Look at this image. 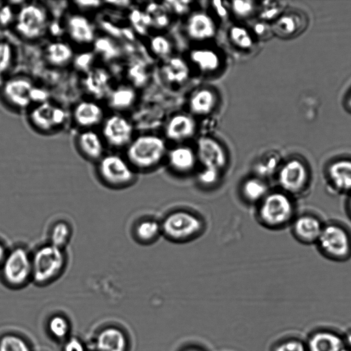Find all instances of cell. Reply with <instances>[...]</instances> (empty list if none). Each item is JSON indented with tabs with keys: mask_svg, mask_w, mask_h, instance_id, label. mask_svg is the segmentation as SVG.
Masks as SVG:
<instances>
[{
	"mask_svg": "<svg viewBox=\"0 0 351 351\" xmlns=\"http://www.w3.org/2000/svg\"><path fill=\"white\" fill-rule=\"evenodd\" d=\"M167 151L164 138L144 134L134 137L124 149L123 155L139 174L156 169L166 159Z\"/></svg>",
	"mask_w": 351,
	"mask_h": 351,
	"instance_id": "cell-1",
	"label": "cell"
},
{
	"mask_svg": "<svg viewBox=\"0 0 351 351\" xmlns=\"http://www.w3.org/2000/svg\"><path fill=\"white\" fill-rule=\"evenodd\" d=\"M32 281L38 286L48 285L65 271L69 256L65 248L47 241L32 251Z\"/></svg>",
	"mask_w": 351,
	"mask_h": 351,
	"instance_id": "cell-2",
	"label": "cell"
},
{
	"mask_svg": "<svg viewBox=\"0 0 351 351\" xmlns=\"http://www.w3.org/2000/svg\"><path fill=\"white\" fill-rule=\"evenodd\" d=\"M294 197L280 189L270 190L257 204V217L269 229L277 230L291 225L295 215Z\"/></svg>",
	"mask_w": 351,
	"mask_h": 351,
	"instance_id": "cell-3",
	"label": "cell"
},
{
	"mask_svg": "<svg viewBox=\"0 0 351 351\" xmlns=\"http://www.w3.org/2000/svg\"><path fill=\"white\" fill-rule=\"evenodd\" d=\"M98 181L107 189L119 191L132 186L138 173L125 156L117 152H106L95 164Z\"/></svg>",
	"mask_w": 351,
	"mask_h": 351,
	"instance_id": "cell-4",
	"label": "cell"
},
{
	"mask_svg": "<svg viewBox=\"0 0 351 351\" xmlns=\"http://www.w3.org/2000/svg\"><path fill=\"white\" fill-rule=\"evenodd\" d=\"M50 16L47 7L40 2H25L15 13L12 24L16 35L27 42L41 39L47 32Z\"/></svg>",
	"mask_w": 351,
	"mask_h": 351,
	"instance_id": "cell-5",
	"label": "cell"
},
{
	"mask_svg": "<svg viewBox=\"0 0 351 351\" xmlns=\"http://www.w3.org/2000/svg\"><path fill=\"white\" fill-rule=\"evenodd\" d=\"M1 95L4 103L17 112H27L34 105L46 101L45 93L25 75L5 78L2 82Z\"/></svg>",
	"mask_w": 351,
	"mask_h": 351,
	"instance_id": "cell-6",
	"label": "cell"
},
{
	"mask_svg": "<svg viewBox=\"0 0 351 351\" xmlns=\"http://www.w3.org/2000/svg\"><path fill=\"white\" fill-rule=\"evenodd\" d=\"M0 280L11 289H21L32 281V251L23 244L8 249L0 267Z\"/></svg>",
	"mask_w": 351,
	"mask_h": 351,
	"instance_id": "cell-7",
	"label": "cell"
},
{
	"mask_svg": "<svg viewBox=\"0 0 351 351\" xmlns=\"http://www.w3.org/2000/svg\"><path fill=\"white\" fill-rule=\"evenodd\" d=\"M162 234L173 242H186L199 236L204 229L203 219L185 210L167 214L160 222Z\"/></svg>",
	"mask_w": 351,
	"mask_h": 351,
	"instance_id": "cell-8",
	"label": "cell"
},
{
	"mask_svg": "<svg viewBox=\"0 0 351 351\" xmlns=\"http://www.w3.org/2000/svg\"><path fill=\"white\" fill-rule=\"evenodd\" d=\"M67 118L68 114L62 106L48 100L34 105L27 112L30 127L43 135L53 134L60 130Z\"/></svg>",
	"mask_w": 351,
	"mask_h": 351,
	"instance_id": "cell-9",
	"label": "cell"
},
{
	"mask_svg": "<svg viewBox=\"0 0 351 351\" xmlns=\"http://www.w3.org/2000/svg\"><path fill=\"white\" fill-rule=\"evenodd\" d=\"M316 244L328 259L344 261L351 257V234L338 223L324 224Z\"/></svg>",
	"mask_w": 351,
	"mask_h": 351,
	"instance_id": "cell-10",
	"label": "cell"
},
{
	"mask_svg": "<svg viewBox=\"0 0 351 351\" xmlns=\"http://www.w3.org/2000/svg\"><path fill=\"white\" fill-rule=\"evenodd\" d=\"M311 176L308 165L304 160L297 157L282 162L276 174L279 189L293 197L307 189Z\"/></svg>",
	"mask_w": 351,
	"mask_h": 351,
	"instance_id": "cell-11",
	"label": "cell"
},
{
	"mask_svg": "<svg viewBox=\"0 0 351 351\" xmlns=\"http://www.w3.org/2000/svg\"><path fill=\"white\" fill-rule=\"evenodd\" d=\"M99 132L107 149L111 152L124 151L134 137L133 125L121 113L106 116Z\"/></svg>",
	"mask_w": 351,
	"mask_h": 351,
	"instance_id": "cell-12",
	"label": "cell"
},
{
	"mask_svg": "<svg viewBox=\"0 0 351 351\" xmlns=\"http://www.w3.org/2000/svg\"><path fill=\"white\" fill-rule=\"evenodd\" d=\"M198 164L202 167L223 171L228 164V155L223 145L216 138L202 136L197 138L195 147Z\"/></svg>",
	"mask_w": 351,
	"mask_h": 351,
	"instance_id": "cell-13",
	"label": "cell"
},
{
	"mask_svg": "<svg viewBox=\"0 0 351 351\" xmlns=\"http://www.w3.org/2000/svg\"><path fill=\"white\" fill-rule=\"evenodd\" d=\"M100 103L93 99H84L76 103L71 113L73 124L82 130L95 129L100 126L106 117Z\"/></svg>",
	"mask_w": 351,
	"mask_h": 351,
	"instance_id": "cell-14",
	"label": "cell"
},
{
	"mask_svg": "<svg viewBox=\"0 0 351 351\" xmlns=\"http://www.w3.org/2000/svg\"><path fill=\"white\" fill-rule=\"evenodd\" d=\"M64 29L70 41L77 45L88 46L96 38L93 23L82 13L69 14L65 19Z\"/></svg>",
	"mask_w": 351,
	"mask_h": 351,
	"instance_id": "cell-15",
	"label": "cell"
},
{
	"mask_svg": "<svg viewBox=\"0 0 351 351\" xmlns=\"http://www.w3.org/2000/svg\"><path fill=\"white\" fill-rule=\"evenodd\" d=\"M75 149L86 160L95 164L107 152V147L99 131L80 130L74 139Z\"/></svg>",
	"mask_w": 351,
	"mask_h": 351,
	"instance_id": "cell-16",
	"label": "cell"
},
{
	"mask_svg": "<svg viewBox=\"0 0 351 351\" xmlns=\"http://www.w3.org/2000/svg\"><path fill=\"white\" fill-rule=\"evenodd\" d=\"M184 31L191 40L201 43L213 38L217 34V27L210 14L204 10H197L187 17Z\"/></svg>",
	"mask_w": 351,
	"mask_h": 351,
	"instance_id": "cell-17",
	"label": "cell"
},
{
	"mask_svg": "<svg viewBox=\"0 0 351 351\" xmlns=\"http://www.w3.org/2000/svg\"><path fill=\"white\" fill-rule=\"evenodd\" d=\"M186 60L201 74L212 75L223 66V56L220 51L211 47L200 46L191 49Z\"/></svg>",
	"mask_w": 351,
	"mask_h": 351,
	"instance_id": "cell-18",
	"label": "cell"
},
{
	"mask_svg": "<svg viewBox=\"0 0 351 351\" xmlns=\"http://www.w3.org/2000/svg\"><path fill=\"white\" fill-rule=\"evenodd\" d=\"M197 130L194 117L189 113H177L167 122L165 127V136L169 141L182 144L193 138Z\"/></svg>",
	"mask_w": 351,
	"mask_h": 351,
	"instance_id": "cell-19",
	"label": "cell"
},
{
	"mask_svg": "<svg viewBox=\"0 0 351 351\" xmlns=\"http://www.w3.org/2000/svg\"><path fill=\"white\" fill-rule=\"evenodd\" d=\"M307 18L300 10H291L284 12L273 21L272 33L282 38H291L298 36L306 28Z\"/></svg>",
	"mask_w": 351,
	"mask_h": 351,
	"instance_id": "cell-20",
	"label": "cell"
},
{
	"mask_svg": "<svg viewBox=\"0 0 351 351\" xmlns=\"http://www.w3.org/2000/svg\"><path fill=\"white\" fill-rule=\"evenodd\" d=\"M324 225L317 216L304 213L295 217L291 223V232L300 243L313 244L317 243Z\"/></svg>",
	"mask_w": 351,
	"mask_h": 351,
	"instance_id": "cell-21",
	"label": "cell"
},
{
	"mask_svg": "<svg viewBox=\"0 0 351 351\" xmlns=\"http://www.w3.org/2000/svg\"><path fill=\"white\" fill-rule=\"evenodd\" d=\"M218 93L210 86H203L195 89L188 99L189 113L193 117H206L217 107Z\"/></svg>",
	"mask_w": 351,
	"mask_h": 351,
	"instance_id": "cell-22",
	"label": "cell"
},
{
	"mask_svg": "<svg viewBox=\"0 0 351 351\" xmlns=\"http://www.w3.org/2000/svg\"><path fill=\"white\" fill-rule=\"evenodd\" d=\"M190 66L184 58L172 56L162 61L160 75L163 82L172 88H179L190 77Z\"/></svg>",
	"mask_w": 351,
	"mask_h": 351,
	"instance_id": "cell-23",
	"label": "cell"
},
{
	"mask_svg": "<svg viewBox=\"0 0 351 351\" xmlns=\"http://www.w3.org/2000/svg\"><path fill=\"white\" fill-rule=\"evenodd\" d=\"M326 178L335 191L351 194V159L343 158L330 162L326 169Z\"/></svg>",
	"mask_w": 351,
	"mask_h": 351,
	"instance_id": "cell-24",
	"label": "cell"
},
{
	"mask_svg": "<svg viewBox=\"0 0 351 351\" xmlns=\"http://www.w3.org/2000/svg\"><path fill=\"white\" fill-rule=\"evenodd\" d=\"M165 160L169 167L180 175L193 172L198 165L195 149L182 143L168 150Z\"/></svg>",
	"mask_w": 351,
	"mask_h": 351,
	"instance_id": "cell-25",
	"label": "cell"
},
{
	"mask_svg": "<svg viewBox=\"0 0 351 351\" xmlns=\"http://www.w3.org/2000/svg\"><path fill=\"white\" fill-rule=\"evenodd\" d=\"M47 62L56 68H63L74 60V50L71 43L63 40L49 43L44 49Z\"/></svg>",
	"mask_w": 351,
	"mask_h": 351,
	"instance_id": "cell-26",
	"label": "cell"
},
{
	"mask_svg": "<svg viewBox=\"0 0 351 351\" xmlns=\"http://www.w3.org/2000/svg\"><path fill=\"white\" fill-rule=\"evenodd\" d=\"M306 348L307 351H344L345 341L332 332L317 331L310 337Z\"/></svg>",
	"mask_w": 351,
	"mask_h": 351,
	"instance_id": "cell-27",
	"label": "cell"
},
{
	"mask_svg": "<svg viewBox=\"0 0 351 351\" xmlns=\"http://www.w3.org/2000/svg\"><path fill=\"white\" fill-rule=\"evenodd\" d=\"M96 348L97 351H126L125 335L117 328H106L96 338Z\"/></svg>",
	"mask_w": 351,
	"mask_h": 351,
	"instance_id": "cell-28",
	"label": "cell"
},
{
	"mask_svg": "<svg viewBox=\"0 0 351 351\" xmlns=\"http://www.w3.org/2000/svg\"><path fill=\"white\" fill-rule=\"evenodd\" d=\"M109 106L117 113L128 110L137 97L134 88L130 85H119L107 93Z\"/></svg>",
	"mask_w": 351,
	"mask_h": 351,
	"instance_id": "cell-29",
	"label": "cell"
},
{
	"mask_svg": "<svg viewBox=\"0 0 351 351\" xmlns=\"http://www.w3.org/2000/svg\"><path fill=\"white\" fill-rule=\"evenodd\" d=\"M269 191L266 180L258 176L246 178L241 186V194L245 201L256 205Z\"/></svg>",
	"mask_w": 351,
	"mask_h": 351,
	"instance_id": "cell-30",
	"label": "cell"
},
{
	"mask_svg": "<svg viewBox=\"0 0 351 351\" xmlns=\"http://www.w3.org/2000/svg\"><path fill=\"white\" fill-rule=\"evenodd\" d=\"M132 232L136 242L150 244L162 234L160 222L153 219H141L133 226Z\"/></svg>",
	"mask_w": 351,
	"mask_h": 351,
	"instance_id": "cell-31",
	"label": "cell"
},
{
	"mask_svg": "<svg viewBox=\"0 0 351 351\" xmlns=\"http://www.w3.org/2000/svg\"><path fill=\"white\" fill-rule=\"evenodd\" d=\"M229 42L237 49L247 51L254 44V35L250 29L241 25H232L228 30Z\"/></svg>",
	"mask_w": 351,
	"mask_h": 351,
	"instance_id": "cell-32",
	"label": "cell"
},
{
	"mask_svg": "<svg viewBox=\"0 0 351 351\" xmlns=\"http://www.w3.org/2000/svg\"><path fill=\"white\" fill-rule=\"evenodd\" d=\"M73 228L71 224L64 220H58L50 227L48 233V242L58 247L65 248L71 240Z\"/></svg>",
	"mask_w": 351,
	"mask_h": 351,
	"instance_id": "cell-33",
	"label": "cell"
},
{
	"mask_svg": "<svg viewBox=\"0 0 351 351\" xmlns=\"http://www.w3.org/2000/svg\"><path fill=\"white\" fill-rule=\"evenodd\" d=\"M149 49L152 55L162 60L173 56V43L162 34H156L149 39Z\"/></svg>",
	"mask_w": 351,
	"mask_h": 351,
	"instance_id": "cell-34",
	"label": "cell"
},
{
	"mask_svg": "<svg viewBox=\"0 0 351 351\" xmlns=\"http://www.w3.org/2000/svg\"><path fill=\"white\" fill-rule=\"evenodd\" d=\"M282 162L278 154L267 153L264 155L256 163V175L263 179L266 177L276 174Z\"/></svg>",
	"mask_w": 351,
	"mask_h": 351,
	"instance_id": "cell-35",
	"label": "cell"
},
{
	"mask_svg": "<svg viewBox=\"0 0 351 351\" xmlns=\"http://www.w3.org/2000/svg\"><path fill=\"white\" fill-rule=\"evenodd\" d=\"M15 51L7 40H0V80L8 74L14 65Z\"/></svg>",
	"mask_w": 351,
	"mask_h": 351,
	"instance_id": "cell-36",
	"label": "cell"
},
{
	"mask_svg": "<svg viewBox=\"0 0 351 351\" xmlns=\"http://www.w3.org/2000/svg\"><path fill=\"white\" fill-rule=\"evenodd\" d=\"M230 11L238 19H245L255 12L256 2L248 0H234L230 2Z\"/></svg>",
	"mask_w": 351,
	"mask_h": 351,
	"instance_id": "cell-37",
	"label": "cell"
},
{
	"mask_svg": "<svg viewBox=\"0 0 351 351\" xmlns=\"http://www.w3.org/2000/svg\"><path fill=\"white\" fill-rule=\"evenodd\" d=\"M222 172L215 169L202 167L197 173V182L205 188L215 186L221 180Z\"/></svg>",
	"mask_w": 351,
	"mask_h": 351,
	"instance_id": "cell-38",
	"label": "cell"
},
{
	"mask_svg": "<svg viewBox=\"0 0 351 351\" xmlns=\"http://www.w3.org/2000/svg\"><path fill=\"white\" fill-rule=\"evenodd\" d=\"M0 351H31L27 343L15 335H6L0 339Z\"/></svg>",
	"mask_w": 351,
	"mask_h": 351,
	"instance_id": "cell-39",
	"label": "cell"
},
{
	"mask_svg": "<svg viewBox=\"0 0 351 351\" xmlns=\"http://www.w3.org/2000/svg\"><path fill=\"white\" fill-rule=\"evenodd\" d=\"M51 334L57 339H63L69 333V325L67 320L60 315L52 317L48 324Z\"/></svg>",
	"mask_w": 351,
	"mask_h": 351,
	"instance_id": "cell-40",
	"label": "cell"
},
{
	"mask_svg": "<svg viewBox=\"0 0 351 351\" xmlns=\"http://www.w3.org/2000/svg\"><path fill=\"white\" fill-rule=\"evenodd\" d=\"M265 5H263V9L261 12V18L262 21H275L285 11V2H264Z\"/></svg>",
	"mask_w": 351,
	"mask_h": 351,
	"instance_id": "cell-41",
	"label": "cell"
},
{
	"mask_svg": "<svg viewBox=\"0 0 351 351\" xmlns=\"http://www.w3.org/2000/svg\"><path fill=\"white\" fill-rule=\"evenodd\" d=\"M274 351H307L306 346L300 340L291 339L282 341Z\"/></svg>",
	"mask_w": 351,
	"mask_h": 351,
	"instance_id": "cell-42",
	"label": "cell"
},
{
	"mask_svg": "<svg viewBox=\"0 0 351 351\" xmlns=\"http://www.w3.org/2000/svg\"><path fill=\"white\" fill-rule=\"evenodd\" d=\"M15 13L9 5L0 2V25L3 27L12 25Z\"/></svg>",
	"mask_w": 351,
	"mask_h": 351,
	"instance_id": "cell-43",
	"label": "cell"
},
{
	"mask_svg": "<svg viewBox=\"0 0 351 351\" xmlns=\"http://www.w3.org/2000/svg\"><path fill=\"white\" fill-rule=\"evenodd\" d=\"M226 1H213L210 2L211 7L215 14L220 19L224 20L229 15V6L226 5Z\"/></svg>",
	"mask_w": 351,
	"mask_h": 351,
	"instance_id": "cell-44",
	"label": "cell"
},
{
	"mask_svg": "<svg viewBox=\"0 0 351 351\" xmlns=\"http://www.w3.org/2000/svg\"><path fill=\"white\" fill-rule=\"evenodd\" d=\"M252 32L254 36L265 37L273 34L271 25H269L267 22L261 21L256 22L252 29Z\"/></svg>",
	"mask_w": 351,
	"mask_h": 351,
	"instance_id": "cell-45",
	"label": "cell"
},
{
	"mask_svg": "<svg viewBox=\"0 0 351 351\" xmlns=\"http://www.w3.org/2000/svg\"><path fill=\"white\" fill-rule=\"evenodd\" d=\"M64 351H85V348L78 339L73 337L66 341Z\"/></svg>",
	"mask_w": 351,
	"mask_h": 351,
	"instance_id": "cell-46",
	"label": "cell"
},
{
	"mask_svg": "<svg viewBox=\"0 0 351 351\" xmlns=\"http://www.w3.org/2000/svg\"><path fill=\"white\" fill-rule=\"evenodd\" d=\"M75 3L77 4V7H79L80 8H82L83 10L84 9H88V10H90V9H93V8H96L97 7H99L100 5V4L101 3V2L100 1H76Z\"/></svg>",
	"mask_w": 351,
	"mask_h": 351,
	"instance_id": "cell-47",
	"label": "cell"
},
{
	"mask_svg": "<svg viewBox=\"0 0 351 351\" xmlns=\"http://www.w3.org/2000/svg\"><path fill=\"white\" fill-rule=\"evenodd\" d=\"M8 249L5 243L0 239V267L4 261Z\"/></svg>",
	"mask_w": 351,
	"mask_h": 351,
	"instance_id": "cell-48",
	"label": "cell"
},
{
	"mask_svg": "<svg viewBox=\"0 0 351 351\" xmlns=\"http://www.w3.org/2000/svg\"><path fill=\"white\" fill-rule=\"evenodd\" d=\"M348 195L349 196L346 203V211L349 217L351 219V194Z\"/></svg>",
	"mask_w": 351,
	"mask_h": 351,
	"instance_id": "cell-49",
	"label": "cell"
},
{
	"mask_svg": "<svg viewBox=\"0 0 351 351\" xmlns=\"http://www.w3.org/2000/svg\"><path fill=\"white\" fill-rule=\"evenodd\" d=\"M346 340V343L351 348V333L347 335Z\"/></svg>",
	"mask_w": 351,
	"mask_h": 351,
	"instance_id": "cell-50",
	"label": "cell"
},
{
	"mask_svg": "<svg viewBox=\"0 0 351 351\" xmlns=\"http://www.w3.org/2000/svg\"><path fill=\"white\" fill-rule=\"evenodd\" d=\"M348 106H350V108L351 109V94H350V96L348 99Z\"/></svg>",
	"mask_w": 351,
	"mask_h": 351,
	"instance_id": "cell-51",
	"label": "cell"
},
{
	"mask_svg": "<svg viewBox=\"0 0 351 351\" xmlns=\"http://www.w3.org/2000/svg\"><path fill=\"white\" fill-rule=\"evenodd\" d=\"M186 351H199V350H195V349H189V350H187Z\"/></svg>",
	"mask_w": 351,
	"mask_h": 351,
	"instance_id": "cell-52",
	"label": "cell"
},
{
	"mask_svg": "<svg viewBox=\"0 0 351 351\" xmlns=\"http://www.w3.org/2000/svg\"><path fill=\"white\" fill-rule=\"evenodd\" d=\"M345 351V350H344Z\"/></svg>",
	"mask_w": 351,
	"mask_h": 351,
	"instance_id": "cell-53",
	"label": "cell"
}]
</instances>
